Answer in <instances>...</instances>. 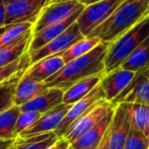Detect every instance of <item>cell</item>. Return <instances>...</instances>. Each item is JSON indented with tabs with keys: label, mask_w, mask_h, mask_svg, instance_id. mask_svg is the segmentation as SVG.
<instances>
[{
	"label": "cell",
	"mask_w": 149,
	"mask_h": 149,
	"mask_svg": "<svg viewBox=\"0 0 149 149\" xmlns=\"http://www.w3.org/2000/svg\"><path fill=\"white\" fill-rule=\"evenodd\" d=\"M136 73L119 68L104 74L100 81V86L104 92L106 100L113 102L124 91L134 78Z\"/></svg>",
	"instance_id": "14"
},
{
	"label": "cell",
	"mask_w": 149,
	"mask_h": 149,
	"mask_svg": "<svg viewBox=\"0 0 149 149\" xmlns=\"http://www.w3.org/2000/svg\"><path fill=\"white\" fill-rule=\"evenodd\" d=\"M145 134H146V136L149 135V119H148V122H147V126H146Z\"/></svg>",
	"instance_id": "38"
},
{
	"label": "cell",
	"mask_w": 149,
	"mask_h": 149,
	"mask_svg": "<svg viewBox=\"0 0 149 149\" xmlns=\"http://www.w3.org/2000/svg\"><path fill=\"white\" fill-rule=\"evenodd\" d=\"M58 139L55 132H51L26 138L18 137L14 140L13 146L15 149H49L55 145Z\"/></svg>",
	"instance_id": "22"
},
{
	"label": "cell",
	"mask_w": 149,
	"mask_h": 149,
	"mask_svg": "<svg viewBox=\"0 0 149 149\" xmlns=\"http://www.w3.org/2000/svg\"><path fill=\"white\" fill-rule=\"evenodd\" d=\"M124 149H148V139L146 134L131 127Z\"/></svg>",
	"instance_id": "30"
},
{
	"label": "cell",
	"mask_w": 149,
	"mask_h": 149,
	"mask_svg": "<svg viewBox=\"0 0 149 149\" xmlns=\"http://www.w3.org/2000/svg\"><path fill=\"white\" fill-rule=\"evenodd\" d=\"M48 88L49 87L46 85L45 82L33 80L24 76V74L16 87L15 95H14V104L17 107L22 106L45 92Z\"/></svg>",
	"instance_id": "20"
},
{
	"label": "cell",
	"mask_w": 149,
	"mask_h": 149,
	"mask_svg": "<svg viewBox=\"0 0 149 149\" xmlns=\"http://www.w3.org/2000/svg\"><path fill=\"white\" fill-rule=\"evenodd\" d=\"M104 75V74H98L86 77L71 85L68 89L65 90L64 96H63V104H74L75 102H79L83 97L88 95L100 83Z\"/></svg>",
	"instance_id": "18"
},
{
	"label": "cell",
	"mask_w": 149,
	"mask_h": 149,
	"mask_svg": "<svg viewBox=\"0 0 149 149\" xmlns=\"http://www.w3.org/2000/svg\"><path fill=\"white\" fill-rule=\"evenodd\" d=\"M98 146H95V147H92V148H89V149H97Z\"/></svg>",
	"instance_id": "41"
},
{
	"label": "cell",
	"mask_w": 149,
	"mask_h": 149,
	"mask_svg": "<svg viewBox=\"0 0 149 149\" xmlns=\"http://www.w3.org/2000/svg\"><path fill=\"white\" fill-rule=\"evenodd\" d=\"M33 26H35V24H33V22H24V24L9 26L8 30L0 38V48L9 45V44L15 42L16 40L24 37L26 33L33 30Z\"/></svg>",
	"instance_id": "27"
},
{
	"label": "cell",
	"mask_w": 149,
	"mask_h": 149,
	"mask_svg": "<svg viewBox=\"0 0 149 149\" xmlns=\"http://www.w3.org/2000/svg\"><path fill=\"white\" fill-rule=\"evenodd\" d=\"M80 4L84 6H89L91 4H94V3H97L100 1H102V0H77Z\"/></svg>",
	"instance_id": "35"
},
{
	"label": "cell",
	"mask_w": 149,
	"mask_h": 149,
	"mask_svg": "<svg viewBox=\"0 0 149 149\" xmlns=\"http://www.w3.org/2000/svg\"><path fill=\"white\" fill-rule=\"evenodd\" d=\"M149 37V14L136 26L109 44L104 59V74L115 71L122 66L132 52Z\"/></svg>",
	"instance_id": "3"
},
{
	"label": "cell",
	"mask_w": 149,
	"mask_h": 149,
	"mask_svg": "<svg viewBox=\"0 0 149 149\" xmlns=\"http://www.w3.org/2000/svg\"><path fill=\"white\" fill-rule=\"evenodd\" d=\"M84 8L85 6H82L77 11H75L72 15H70L68 18H66L63 22L52 24V26H47V28L43 29V30L38 31V33H33L31 45L30 48H29V54H33L35 52L39 51L40 49H42L46 45H48L50 42H52L57 37H59L61 33H64L67 29L70 28L73 24H75L77 22L79 15L81 14V12L83 11Z\"/></svg>",
	"instance_id": "11"
},
{
	"label": "cell",
	"mask_w": 149,
	"mask_h": 149,
	"mask_svg": "<svg viewBox=\"0 0 149 149\" xmlns=\"http://www.w3.org/2000/svg\"><path fill=\"white\" fill-rule=\"evenodd\" d=\"M30 66H31V56L28 52L22 58L16 60L15 62L6 65V66L0 67V84L2 82H4V81H6L7 79H9L10 77H12L17 72H19L20 70L29 68Z\"/></svg>",
	"instance_id": "28"
},
{
	"label": "cell",
	"mask_w": 149,
	"mask_h": 149,
	"mask_svg": "<svg viewBox=\"0 0 149 149\" xmlns=\"http://www.w3.org/2000/svg\"><path fill=\"white\" fill-rule=\"evenodd\" d=\"M102 43L100 40L98 38L95 37H85L82 40L78 41L77 43H75L74 45H72L68 50L61 54V57L64 60L65 64L70 61L79 58L81 56L85 55V54L89 53L90 51L94 49L97 45Z\"/></svg>",
	"instance_id": "25"
},
{
	"label": "cell",
	"mask_w": 149,
	"mask_h": 149,
	"mask_svg": "<svg viewBox=\"0 0 149 149\" xmlns=\"http://www.w3.org/2000/svg\"><path fill=\"white\" fill-rule=\"evenodd\" d=\"M126 0H102L85 6L76 22L81 33L84 37H89Z\"/></svg>",
	"instance_id": "4"
},
{
	"label": "cell",
	"mask_w": 149,
	"mask_h": 149,
	"mask_svg": "<svg viewBox=\"0 0 149 149\" xmlns=\"http://www.w3.org/2000/svg\"><path fill=\"white\" fill-rule=\"evenodd\" d=\"M68 149H74V148H73V147H72V146H71V145H70V146H69V147H68Z\"/></svg>",
	"instance_id": "42"
},
{
	"label": "cell",
	"mask_w": 149,
	"mask_h": 149,
	"mask_svg": "<svg viewBox=\"0 0 149 149\" xmlns=\"http://www.w3.org/2000/svg\"><path fill=\"white\" fill-rule=\"evenodd\" d=\"M109 129H110V128H109ZM97 149H110L109 148V130L106 133V135H104V137L102 138V140L100 141Z\"/></svg>",
	"instance_id": "33"
},
{
	"label": "cell",
	"mask_w": 149,
	"mask_h": 149,
	"mask_svg": "<svg viewBox=\"0 0 149 149\" xmlns=\"http://www.w3.org/2000/svg\"><path fill=\"white\" fill-rule=\"evenodd\" d=\"M5 26V3L0 0V28Z\"/></svg>",
	"instance_id": "32"
},
{
	"label": "cell",
	"mask_w": 149,
	"mask_h": 149,
	"mask_svg": "<svg viewBox=\"0 0 149 149\" xmlns=\"http://www.w3.org/2000/svg\"><path fill=\"white\" fill-rule=\"evenodd\" d=\"M64 92L65 90L61 88L50 87L31 102L20 106V110L22 112H38L43 115L63 104Z\"/></svg>",
	"instance_id": "15"
},
{
	"label": "cell",
	"mask_w": 149,
	"mask_h": 149,
	"mask_svg": "<svg viewBox=\"0 0 149 149\" xmlns=\"http://www.w3.org/2000/svg\"><path fill=\"white\" fill-rule=\"evenodd\" d=\"M31 38H33V30L13 43L0 48V67L15 62L26 53H28Z\"/></svg>",
	"instance_id": "19"
},
{
	"label": "cell",
	"mask_w": 149,
	"mask_h": 149,
	"mask_svg": "<svg viewBox=\"0 0 149 149\" xmlns=\"http://www.w3.org/2000/svg\"><path fill=\"white\" fill-rule=\"evenodd\" d=\"M8 28H9V26H2V28H0V38H1L2 35H3V33L8 30Z\"/></svg>",
	"instance_id": "36"
},
{
	"label": "cell",
	"mask_w": 149,
	"mask_h": 149,
	"mask_svg": "<svg viewBox=\"0 0 149 149\" xmlns=\"http://www.w3.org/2000/svg\"><path fill=\"white\" fill-rule=\"evenodd\" d=\"M54 146H55V145H54ZM54 146H53V147H51V148H49V149H54Z\"/></svg>",
	"instance_id": "44"
},
{
	"label": "cell",
	"mask_w": 149,
	"mask_h": 149,
	"mask_svg": "<svg viewBox=\"0 0 149 149\" xmlns=\"http://www.w3.org/2000/svg\"><path fill=\"white\" fill-rule=\"evenodd\" d=\"M64 65L65 62L60 55L44 58L33 64H31V66L24 72V76L39 82H45L47 79L61 70Z\"/></svg>",
	"instance_id": "16"
},
{
	"label": "cell",
	"mask_w": 149,
	"mask_h": 149,
	"mask_svg": "<svg viewBox=\"0 0 149 149\" xmlns=\"http://www.w3.org/2000/svg\"><path fill=\"white\" fill-rule=\"evenodd\" d=\"M147 139H148V149H149V135H147Z\"/></svg>",
	"instance_id": "40"
},
{
	"label": "cell",
	"mask_w": 149,
	"mask_h": 149,
	"mask_svg": "<svg viewBox=\"0 0 149 149\" xmlns=\"http://www.w3.org/2000/svg\"><path fill=\"white\" fill-rule=\"evenodd\" d=\"M82 6L84 5L80 4L77 0L50 4L44 9V11L40 15L39 19L35 24L33 29V33H38V31H42L43 29L49 26H52V24L63 22L70 15H72L75 11H77Z\"/></svg>",
	"instance_id": "9"
},
{
	"label": "cell",
	"mask_w": 149,
	"mask_h": 149,
	"mask_svg": "<svg viewBox=\"0 0 149 149\" xmlns=\"http://www.w3.org/2000/svg\"><path fill=\"white\" fill-rule=\"evenodd\" d=\"M125 108L131 126L145 133L149 119V107L140 104H121Z\"/></svg>",
	"instance_id": "26"
},
{
	"label": "cell",
	"mask_w": 149,
	"mask_h": 149,
	"mask_svg": "<svg viewBox=\"0 0 149 149\" xmlns=\"http://www.w3.org/2000/svg\"><path fill=\"white\" fill-rule=\"evenodd\" d=\"M131 127V122L125 108L122 104L116 106L109 129V148L124 149Z\"/></svg>",
	"instance_id": "13"
},
{
	"label": "cell",
	"mask_w": 149,
	"mask_h": 149,
	"mask_svg": "<svg viewBox=\"0 0 149 149\" xmlns=\"http://www.w3.org/2000/svg\"><path fill=\"white\" fill-rule=\"evenodd\" d=\"M28 69V68H26ZM26 69L20 70L12 77L0 84V114L9 110L14 104V95L18 82L24 76Z\"/></svg>",
	"instance_id": "23"
},
{
	"label": "cell",
	"mask_w": 149,
	"mask_h": 149,
	"mask_svg": "<svg viewBox=\"0 0 149 149\" xmlns=\"http://www.w3.org/2000/svg\"><path fill=\"white\" fill-rule=\"evenodd\" d=\"M9 149H15V148H14V146H13V145H12V146H11V147H10Z\"/></svg>",
	"instance_id": "43"
},
{
	"label": "cell",
	"mask_w": 149,
	"mask_h": 149,
	"mask_svg": "<svg viewBox=\"0 0 149 149\" xmlns=\"http://www.w3.org/2000/svg\"><path fill=\"white\" fill-rule=\"evenodd\" d=\"M70 145L71 144L65 138H59L58 141L56 142L55 146H54V149H68Z\"/></svg>",
	"instance_id": "31"
},
{
	"label": "cell",
	"mask_w": 149,
	"mask_h": 149,
	"mask_svg": "<svg viewBox=\"0 0 149 149\" xmlns=\"http://www.w3.org/2000/svg\"><path fill=\"white\" fill-rule=\"evenodd\" d=\"M149 14V0H126L89 37L111 44Z\"/></svg>",
	"instance_id": "2"
},
{
	"label": "cell",
	"mask_w": 149,
	"mask_h": 149,
	"mask_svg": "<svg viewBox=\"0 0 149 149\" xmlns=\"http://www.w3.org/2000/svg\"><path fill=\"white\" fill-rule=\"evenodd\" d=\"M120 68L135 73L149 68V37L132 52Z\"/></svg>",
	"instance_id": "21"
},
{
	"label": "cell",
	"mask_w": 149,
	"mask_h": 149,
	"mask_svg": "<svg viewBox=\"0 0 149 149\" xmlns=\"http://www.w3.org/2000/svg\"><path fill=\"white\" fill-rule=\"evenodd\" d=\"M20 113V107L13 106L0 114V140H16L14 130Z\"/></svg>",
	"instance_id": "24"
},
{
	"label": "cell",
	"mask_w": 149,
	"mask_h": 149,
	"mask_svg": "<svg viewBox=\"0 0 149 149\" xmlns=\"http://www.w3.org/2000/svg\"><path fill=\"white\" fill-rule=\"evenodd\" d=\"M83 38L85 37L81 33L78 24L75 22L70 28L67 29L64 33H61L59 37H57L55 40L50 42L45 47H43L35 53L30 54L31 64H33V63L44 59V58L51 57V56L55 55H61L66 50H68L71 46L74 45L75 43H77L80 40H82Z\"/></svg>",
	"instance_id": "7"
},
{
	"label": "cell",
	"mask_w": 149,
	"mask_h": 149,
	"mask_svg": "<svg viewBox=\"0 0 149 149\" xmlns=\"http://www.w3.org/2000/svg\"><path fill=\"white\" fill-rule=\"evenodd\" d=\"M64 1H71V0H51V4L59 3V2H64Z\"/></svg>",
	"instance_id": "37"
},
{
	"label": "cell",
	"mask_w": 149,
	"mask_h": 149,
	"mask_svg": "<svg viewBox=\"0 0 149 149\" xmlns=\"http://www.w3.org/2000/svg\"><path fill=\"white\" fill-rule=\"evenodd\" d=\"M13 143V140H0V149H9Z\"/></svg>",
	"instance_id": "34"
},
{
	"label": "cell",
	"mask_w": 149,
	"mask_h": 149,
	"mask_svg": "<svg viewBox=\"0 0 149 149\" xmlns=\"http://www.w3.org/2000/svg\"><path fill=\"white\" fill-rule=\"evenodd\" d=\"M51 0H18L5 5V26L33 22L36 24L40 15Z\"/></svg>",
	"instance_id": "6"
},
{
	"label": "cell",
	"mask_w": 149,
	"mask_h": 149,
	"mask_svg": "<svg viewBox=\"0 0 149 149\" xmlns=\"http://www.w3.org/2000/svg\"><path fill=\"white\" fill-rule=\"evenodd\" d=\"M116 109V108H115ZM114 112L115 110L113 111L112 113L108 115L102 122L97 124L96 126H94L93 128L87 131L85 134H83L81 137H79L78 139L75 142H73L71 144L74 149H89L92 147H95V146H98L100 143V141L102 140V138L104 137L106 133L108 132L109 128L111 126V123H112L113 120V116H114Z\"/></svg>",
	"instance_id": "17"
},
{
	"label": "cell",
	"mask_w": 149,
	"mask_h": 149,
	"mask_svg": "<svg viewBox=\"0 0 149 149\" xmlns=\"http://www.w3.org/2000/svg\"><path fill=\"white\" fill-rule=\"evenodd\" d=\"M71 106L72 104H62L58 106L57 108L43 114L39 121L36 124H33L28 130H26L24 133L20 134L19 137L26 138L31 137V136L39 135V134L55 132L60 126V124L62 123L63 119L65 118L67 113L71 109Z\"/></svg>",
	"instance_id": "12"
},
{
	"label": "cell",
	"mask_w": 149,
	"mask_h": 149,
	"mask_svg": "<svg viewBox=\"0 0 149 149\" xmlns=\"http://www.w3.org/2000/svg\"><path fill=\"white\" fill-rule=\"evenodd\" d=\"M42 117V114L38 112H22L18 117L17 121H16L15 125V133L16 139L19 137L22 133H24L26 130L31 128L33 124H36Z\"/></svg>",
	"instance_id": "29"
},
{
	"label": "cell",
	"mask_w": 149,
	"mask_h": 149,
	"mask_svg": "<svg viewBox=\"0 0 149 149\" xmlns=\"http://www.w3.org/2000/svg\"><path fill=\"white\" fill-rule=\"evenodd\" d=\"M104 100H106L104 92L102 90V86H100V84H98L88 95H86L82 100H80L79 102H75L74 104L71 106V109L67 113L65 118L63 119L62 123L60 124L58 129L55 131L56 135L59 138H62L64 133L66 132V130L71 126V124H73L77 119H79L85 113L88 112L93 106H95L96 104H98L100 102Z\"/></svg>",
	"instance_id": "10"
},
{
	"label": "cell",
	"mask_w": 149,
	"mask_h": 149,
	"mask_svg": "<svg viewBox=\"0 0 149 149\" xmlns=\"http://www.w3.org/2000/svg\"><path fill=\"white\" fill-rule=\"evenodd\" d=\"M112 104L114 106L121 104H140L149 107V68L136 72L127 88Z\"/></svg>",
	"instance_id": "8"
},
{
	"label": "cell",
	"mask_w": 149,
	"mask_h": 149,
	"mask_svg": "<svg viewBox=\"0 0 149 149\" xmlns=\"http://www.w3.org/2000/svg\"><path fill=\"white\" fill-rule=\"evenodd\" d=\"M116 106L108 100H102L95 106H93L87 113L77 119L66 130L62 138H65L70 144L75 142L79 137L89 131L91 128L97 125L100 122L106 118L110 113L115 110Z\"/></svg>",
	"instance_id": "5"
},
{
	"label": "cell",
	"mask_w": 149,
	"mask_h": 149,
	"mask_svg": "<svg viewBox=\"0 0 149 149\" xmlns=\"http://www.w3.org/2000/svg\"><path fill=\"white\" fill-rule=\"evenodd\" d=\"M12 1H18V0H3V2L5 3V5L8 3H10V2H12Z\"/></svg>",
	"instance_id": "39"
},
{
	"label": "cell",
	"mask_w": 149,
	"mask_h": 149,
	"mask_svg": "<svg viewBox=\"0 0 149 149\" xmlns=\"http://www.w3.org/2000/svg\"><path fill=\"white\" fill-rule=\"evenodd\" d=\"M109 44L100 43L92 51L66 63L61 70L45 81L48 87L67 90L77 81L93 75L104 74V59Z\"/></svg>",
	"instance_id": "1"
}]
</instances>
